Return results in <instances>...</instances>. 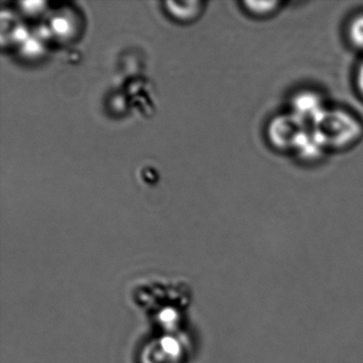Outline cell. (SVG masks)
I'll return each mask as SVG.
<instances>
[{
    "label": "cell",
    "mask_w": 363,
    "mask_h": 363,
    "mask_svg": "<svg viewBox=\"0 0 363 363\" xmlns=\"http://www.w3.org/2000/svg\"><path fill=\"white\" fill-rule=\"evenodd\" d=\"M311 128L328 150H340L356 143L363 133L360 121L343 109H329L318 116Z\"/></svg>",
    "instance_id": "cell-1"
},
{
    "label": "cell",
    "mask_w": 363,
    "mask_h": 363,
    "mask_svg": "<svg viewBox=\"0 0 363 363\" xmlns=\"http://www.w3.org/2000/svg\"><path fill=\"white\" fill-rule=\"evenodd\" d=\"M309 127L291 112L279 114L272 118L267 125V140L276 150L293 152L297 142Z\"/></svg>",
    "instance_id": "cell-2"
},
{
    "label": "cell",
    "mask_w": 363,
    "mask_h": 363,
    "mask_svg": "<svg viewBox=\"0 0 363 363\" xmlns=\"http://www.w3.org/2000/svg\"><path fill=\"white\" fill-rule=\"evenodd\" d=\"M324 99L320 93L312 90H303L295 93L291 99L290 112L312 126L318 116L325 111Z\"/></svg>",
    "instance_id": "cell-3"
},
{
    "label": "cell",
    "mask_w": 363,
    "mask_h": 363,
    "mask_svg": "<svg viewBox=\"0 0 363 363\" xmlns=\"http://www.w3.org/2000/svg\"><path fill=\"white\" fill-rule=\"evenodd\" d=\"M328 148L323 143L315 131L309 127L297 142L293 152L297 158L305 162H315L324 157Z\"/></svg>",
    "instance_id": "cell-4"
},
{
    "label": "cell",
    "mask_w": 363,
    "mask_h": 363,
    "mask_svg": "<svg viewBox=\"0 0 363 363\" xmlns=\"http://www.w3.org/2000/svg\"><path fill=\"white\" fill-rule=\"evenodd\" d=\"M348 40L357 50H363V13L354 16L347 28Z\"/></svg>",
    "instance_id": "cell-5"
},
{
    "label": "cell",
    "mask_w": 363,
    "mask_h": 363,
    "mask_svg": "<svg viewBox=\"0 0 363 363\" xmlns=\"http://www.w3.org/2000/svg\"><path fill=\"white\" fill-rule=\"evenodd\" d=\"M248 11L257 16H267L275 11L276 8L279 6L278 1H248L245 3Z\"/></svg>",
    "instance_id": "cell-6"
},
{
    "label": "cell",
    "mask_w": 363,
    "mask_h": 363,
    "mask_svg": "<svg viewBox=\"0 0 363 363\" xmlns=\"http://www.w3.org/2000/svg\"><path fill=\"white\" fill-rule=\"evenodd\" d=\"M356 86L359 94L363 97V59L362 61L359 63L358 69H357Z\"/></svg>",
    "instance_id": "cell-7"
}]
</instances>
